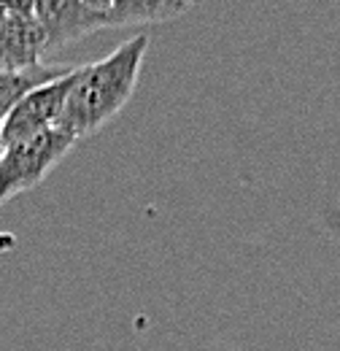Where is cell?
<instances>
[{"label": "cell", "mask_w": 340, "mask_h": 351, "mask_svg": "<svg viewBox=\"0 0 340 351\" xmlns=\"http://www.w3.org/2000/svg\"><path fill=\"white\" fill-rule=\"evenodd\" d=\"M146 51L149 38L132 36L108 57L82 65L54 128L79 141L89 132L100 130L108 119H114L138 87Z\"/></svg>", "instance_id": "cell-1"}, {"label": "cell", "mask_w": 340, "mask_h": 351, "mask_svg": "<svg viewBox=\"0 0 340 351\" xmlns=\"http://www.w3.org/2000/svg\"><path fill=\"white\" fill-rule=\"evenodd\" d=\"M76 141L65 132L54 130L38 132L27 141L11 143L0 152V206L11 197L38 186L51 168L71 152Z\"/></svg>", "instance_id": "cell-2"}, {"label": "cell", "mask_w": 340, "mask_h": 351, "mask_svg": "<svg viewBox=\"0 0 340 351\" xmlns=\"http://www.w3.org/2000/svg\"><path fill=\"white\" fill-rule=\"evenodd\" d=\"M76 73L79 68H68L60 79L54 82H46L38 89L27 92L0 122V132H3V149L11 146V143H19V141H27L38 132L54 130L62 108H65V100H68V92L76 82Z\"/></svg>", "instance_id": "cell-3"}, {"label": "cell", "mask_w": 340, "mask_h": 351, "mask_svg": "<svg viewBox=\"0 0 340 351\" xmlns=\"http://www.w3.org/2000/svg\"><path fill=\"white\" fill-rule=\"evenodd\" d=\"M33 16L41 25L49 51L73 44L89 33L114 27L108 14L89 8L82 0H36Z\"/></svg>", "instance_id": "cell-4"}, {"label": "cell", "mask_w": 340, "mask_h": 351, "mask_svg": "<svg viewBox=\"0 0 340 351\" xmlns=\"http://www.w3.org/2000/svg\"><path fill=\"white\" fill-rule=\"evenodd\" d=\"M49 44L36 16H5L0 22V71H27L43 65Z\"/></svg>", "instance_id": "cell-5"}, {"label": "cell", "mask_w": 340, "mask_h": 351, "mask_svg": "<svg viewBox=\"0 0 340 351\" xmlns=\"http://www.w3.org/2000/svg\"><path fill=\"white\" fill-rule=\"evenodd\" d=\"M197 0H111L108 19L114 27L135 22H165L189 11Z\"/></svg>", "instance_id": "cell-6"}, {"label": "cell", "mask_w": 340, "mask_h": 351, "mask_svg": "<svg viewBox=\"0 0 340 351\" xmlns=\"http://www.w3.org/2000/svg\"><path fill=\"white\" fill-rule=\"evenodd\" d=\"M65 71L49 68V65H36L27 71H0V122L3 117L33 89H38L46 82L60 79Z\"/></svg>", "instance_id": "cell-7"}, {"label": "cell", "mask_w": 340, "mask_h": 351, "mask_svg": "<svg viewBox=\"0 0 340 351\" xmlns=\"http://www.w3.org/2000/svg\"><path fill=\"white\" fill-rule=\"evenodd\" d=\"M82 3L95 11H103V14H108V8H111V0H82Z\"/></svg>", "instance_id": "cell-8"}, {"label": "cell", "mask_w": 340, "mask_h": 351, "mask_svg": "<svg viewBox=\"0 0 340 351\" xmlns=\"http://www.w3.org/2000/svg\"><path fill=\"white\" fill-rule=\"evenodd\" d=\"M0 152H3V132H0Z\"/></svg>", "instance_id": "cell-9"}]
</instances>
